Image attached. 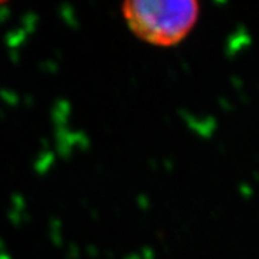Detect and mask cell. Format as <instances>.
I'll return each instance as SVG.
<instances>
[{
  "label": "cell",
  "instance_id": "6da1fadb",
  "mask_svg": "<svg viewBox=\"0 0 259 259\" xmlns=\"http://www.w3.org/2000/svg\"><path fill=\"white\" fill-rule=\"evenodd\" d=\"M200 6L193 0H133L122 6L130 29L144 42L173 47L194 28Z\"/></svg>",
  "mask_w": 259,
  "mask_h": 259
}]
</instances>
